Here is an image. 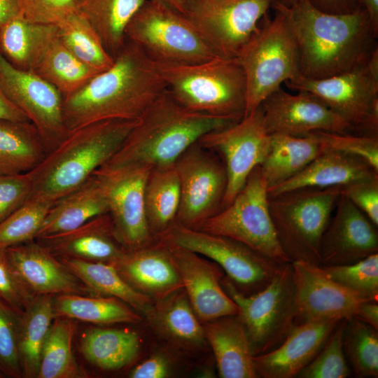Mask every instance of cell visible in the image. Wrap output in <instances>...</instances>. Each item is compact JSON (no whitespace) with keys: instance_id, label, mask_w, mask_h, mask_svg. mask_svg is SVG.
Masks as SVG:
<instances>
[{"instance_id":"cell-1","label":"cell","mask_w":378,"mask_h":378,"mask_svg":"<svg viewBox=\"0 0 378 378\" xmlns=\"http://www.w3.org/2000/svg\"><path fill=\"white\" fill-rule=\"evenodd\" d=\"M166 90L155 62L126 40L108 69L64 98V125L69 132L100 120L139 119Z\"/></svg>"},{"instance_id":"cell-2","label":"cell","mask_w":378,"mask_h":378,"mask_svg":"<svg viewBox=\"0 0 378 378\" xmlns=\"http://www.w3.org/2000/svg\"><path fill=\"white\" fill-rule=\"evenodd\" d=\"M297 40L300 76L321 79L350 71L378 50L374 30L364 8L347 14L318 10L308 0L288 7Z\"/></svg>"},{"instance_id":"cell-3","label":"cell","mask_w":378,"mask_h":378,"mask_svg":"<svg viewBox=\"0 0 378 378\" xmlns=\"http://www.w3.org/2000/svg\"><path fill=\"white\" fill-rule=\"evenodd\" d=\"M237 121L190 111L166 90L139 118L116 153L99 169L172 165L203 136Z\"/></svg>"},{"instance_id":"cell-4","label":"cell","mask_w":378,"mask_h":378,"mask_svg":"<svg viewBox=\"0 0 378 378\" xmlns=\"http://www.w3.org/2000/svg\"><path fill=\"white\" fill-rule=\"evenodd\" d=\"M138 120H100L69 132L28 172L29 200L53 204L80 186L116 153Z\"/></svg>"},{"instance_id":"cell-5","label":"cell","mask_w":378,"mask_h":378,"mask_svg":"<svg viewBox=\"0 0 378 378\" xmlns=\"http://www.w3.org/2000/svg\"><path fill=\"white\" fill-rule=\"evenodd\" d=\"M155 64L167 90L185 108L234 120L244 116L246 79L235 58L216 57L199 63Z\"/></svg>"},{"instance_id":"cell-6","label":"cell","mask_w":378,"mask_h":378,"mask_svg":"<svg viewBox=\"0 0 378 378\" xmlns=\"http://www.w3.org/2000/svg\"><path fill=\"white\" fill-rule=\"evenodd\" d=\"M275 14L244 46L234 57L244 74L246 104L244 115L255 111L286 81L300 76V54L288 7L274 0Z\"/></svg>"},{"instance_id":"cell-7","label":"cell","mask_w":378,"mask_h":378,"mask_svg":"<svg viewBox=\"0 0 378 378\" xmlns=\"http://www.w3.org/2000/svg\"><path fill=\"white\" fill-rule=\"evenodd\" d=\"M343 186L302 188L269 197L278 241L288 258L321 265L320 244Z\"/></svg>"},{"instance_id":"cell-8","label":"cell","mask_w":378,"mask_h":378,"mask_svg":"<svg viewBox=\"0 0 378 378\" xmlns=\"http://www.w3.org/2000/svg\"><path fill=\"white\" fill-rule=\"evenodd\" d=\"M125 38L159 63L192 64L218 57L184 14L160 0H146Z\"/></svg>"},{"instance_id":"cell-9","label":"cell","mask_w":378,"mask_h":378,"mask_svg":"<svg viewBox=\"0 0 378 378\" xmlns=\"http://www.w3.org/2000/svg\"><path fill=\"white\" fill-rule=\"evenodd\" d=\"M227 294L237 304L253 356L278 347L297 326L298 309L291 262L260 291L244 295L227 276L221 281Z\"/></svg>"},{"instance_id":"cell-10","label":"cell","mask_w":378,"mask_h":378,"mask_svg":"<svg viewBox=\"0 0 378 378\" xmlns=\"http://www.w3.org/2000/svg\"><path fill=\"white\" fill-rule=\"evenodd\" d=\"M197 230L237 241L279 264L291 262L276 237L260 165L252 170L233 200Z\"/></svg>"},{"instance_id":"cell-11","label":"cell","mask_w":378,"mask_h":378,"mask_svg":"<svg viewBox=\"0 0 378 378\" xmlns=\"http://www.w3.org/2000/svg\"><path fill=\"white\" fill-rule=\"evenodd\" d=\"M155 238L211 260L247 295L256 293L269 285L285 265L230 238L189 228L177 222Z\"/></svg>"},{"instance_id":"cell-12","label":"cell","mask_w":378,"mask_h":378,"mask_svg":"<svg viewBox=\"0 0 378 378\" xmlns=\"http://www.w3.org/2000/svg\"><path fill=\"white\" fill-rule=\"evenodd\" d=\"M284 84L316 96L355 134L378 136V50L368 62L344 73L321 79L299 76Z\"/></svg>"},{"instance_id":"cell-13","label":"cell","mask_w":378,"mask_h":378,"mask_svg":"<svg viewBox=\"0 0 378 378\" xmlns=\"http://www.w3.org/2000/svg\"><path fill=\"white\" fill-rule=\"evenodd\" d=\"M174 164L181 191L175 222L197 230L222 209L227 188L224 163L218 154L197 141L187 148Z\"/></svg>"},{"instance_id":"cell-14","label":"cell","mask_w":378,"mask_h":378,"mask_svg":"<svg viewBox=\"0 0 378 378\" xmlns=\"http://www.w3.org/2000/svg\"><path fill=\"white\" fill-rule=\"evenodd\" d=\"M274 0H188L185 15L214 52L234 58Z\"/></svg>"},{"instance_id":"cell-15","label":"cell","mask_w":378,"mask_h":378,"mask_svg":"<svg viewBox=\"0 0 378 378\" xmlns=\"http://www.w3.org/2000/svg\"><path fill=\"white\" fill-rule=\"evenodd\" d=\"M198 142L222 159L227 174V188L222 209L227 206L244 186L252 170L262 164L270 146L261 106L239 120L203 136Z\"/></svg>"},{"instance_id":"cell-16","label":"cell","mask_w":378,"mask_h":378,"mask_svg":"<svg viewBox=\"0 0 378 378\" xmlns=\"http://www.w3.org/2000/svg\"><path fill=\"white\" fill-rule=\"evenodd\" d=\"M0 86L36 127L48 153L66 137L62 94L35 73L13 66L1 52Z\"/></svg>"},{"instance_id":"cell-17","label":"cell","mask_w":378,"mask_h":378,"mask_svg":"<svg viewBox=\"0 0 378 378\" xmlns=\"http://www.w3.org/2000/svg\"><path fill=\"white\" fill-rule=\"evenodd\" d=\"M151 169L128 167L94 173L102 182L116 238L126 250L146 246L155 239L144 203L145 185Z\"/></svg>"},{"instance_id":"cell-18","label":"cell","mask_w":378,"mask_h":378,"mask_svg":"<svg viewBox=\"0 0 378 378\" xmlns=\"http://www.w3.org/2000/svg\"><path fill=\"white\" fill-rule=\"evenodd\" d=\"M260 106L265 127L270 134L304 136L316 131L354 133L344 119L307 91H298L294 94L280 88L269 95Z\"/></svg>"},{"instance_id":"cell-19","label":"cell","mask_w":378,"mask_h":378,"mask_svg":"<svg viewBox=\"0 0 378 378\" xmlns=\"http://www.w3.org/2000/svg\"><path fill=\"white\" fill-rule=\"evenodd\" d=\"M291 264L298 309L297 325L354 316L359 305L370 300L331 279L320 265L300 260Z\"/></svg>"},{"instance_id":"cell-20","label":"cell","mask_w":378,"mask_h":378,"mask_svg":"<svg viewBox=\"0 0 378 378\" xmlns=\"http://www.w3.org/2000/svg\"><path fill=\"white\" fill-rule=\"evenodd\" d=\"M161 242L169 253L199 319L209 321L239 314V307L222 286L223 270L218 264L185 248Z\"/></svg>"},{"instance_id":"cell-21","label":"cell","mask_w":378,"mask_h":378,"mask_svg":"<svg viewBox=\"0 0 378 378\" xmlns=\"http://www.w3.org/2000/svg\"><path fill=\"white\" fill-rule=\"evenodd\" d=\"M336 206L321 239V265L351 264L377 253V226L343 192Z\"/></svg>"},{"instance_id":"cell-22","label":"cell","mask_w":378,"mask_h":378,"mask_svg":"<svg viewBox=\"0 0 378 378\" xmlns=\"http://www.w3.org/2000/svg\"><path fill=\"white\" fill-rule=\"evenodd\" d=\"M5 253L18 276L35 295L94 294L38 241L32 240L13 246Z\"/></svg>"},{"instance_id":"cell-23","label":"cell","mask_w":378,"mask_h":378,"mask_svg":"<svg viewBox=\"0 0 378 378\" xmlns=\"http://www.w3.org/2000/svg\"><path fill=\"white\" fill-rule=\"evenodd\" d=\"M342 319L330 318L297 325L278 347L270 352L253 356L258 377H297L316 356Z\"/></svg>"},{"instance_id":"cell-24","label":"cell","mask_w":378,"mask_h":378,"mask_svg":"<svg viewBox=\"0 0 378 378\" xmlns=\"http://www.w3.org/2000/svg\"><path fill=\"white\" fill-rule=\"evenodd\" d=\"M155 244L126 250L113 264L134 289L157 300L183 289V283L166 246Z\"/></svg>"},{"instance_id":"cell-25","label":"cell","mask_w":378,"mask_h":378,"mask_svg":"<svg viewBox=\"0 0 378 378\" xmlns=\"http://www.w3.org/2000/svg\"><path fill=\"white\" fill-rule=\"evenodd\" d=\"M36 240L59 258L112 265L126 251L116 238L108 213L96 216L72 230Z\"/></svg>"},{"instance_id":"cell-26","label":"cell","mask_w":378,"mask_h":378,"mask_svg":"<svg viewBox=\"0 0 378 378\" xmlns=\"http://www.w3.org/2000/svg\"><path fill=\"white\" fill-rule=\"evenodd\" d=\"M377 176L378 172L360 158L326 150L293 177L267 188V193L274 196L302 188L344 186Z\"/></svg>"},{"instance_id":"cell-27","label":"cell","mask_w":378,"mask_h":378,"mask_svg":"<svg viewBox=\"0 0 378 378\" xmlns=\"http://www.w3.org/2000/svg\"><path fill=\"white\" fill-rule=\"evenodd\" d=\"M203 327L220 377H258L248 333L238 315L206 321Z\"/></svg>"},{"instance_id":"cell-28","label":"cell","mask_w":378,"mask_h":378,"mask_svg":"<svg viewBox=\"0 0 378 378\" xmlns=\"http://www.w3.org/2000/svg\"><path fill=\"white\" fill-rule=\"evenodd\" d=\"M108 212V202L102 182L94 174L80 186L52 204L36 239L72 230Z\"/></svg>"},{"instance_id":"cell-29","label":"cell","mask_w":378,"mask_h":378,"mask_svg":"<svg viewBox=\"0 0 378 378\" xmlns=\"http://www.w3.org/2000/svg\"><path fill=\"white\" fill-rule=\"evenodd\" d=\"M57 35L56 24L31 22L19 14L0 27V52L13 66L32 71Z\"/></svg>"},{"instance_id":"cell-30","label":"cell","mask_w":378,"mask_h":378,"mask_svg":"<svg viewBox=\"0 0 378 378\" xmlns=\"http://www.w3.org/2000/svg\"><path fill=\"white\" fill-rule=\"evenodd\" d=\"M323 151L312 132L304 136L270 134L269 150L260 165L267 188L293 177Z\"/></svg>"},{"instance_id":"cell-31","label":"cell","mask_w":378,"mask_h":378,"mask_svg":"<svg viewBox=\"0 0 378 378\" xmlns=\"http://www.w3.org/2000/svg\"><path fill=\"white\" fill-rule=\"evenodd\" d=\"M48 153L31 122L0 120V176L29 172Z\"/></svg>"},{"instance_id":"cell-32","label":"cell","mask_w":378,"mask_h":378,"mask_svg":"<svg viewBox=\"0 0 378 378\" xmlns=\"http://www.w3.org/2000/svg\"><path fill=\"white\" fill-rule=\"evenodd\" d=\"M55 318L50 295H35L18 316V345L24 377H37L42 349Z\"/></svg>"},{"instance_id":"cell-33","label":"cell","mask_w":378,"mask_h":378,"mask_svg":"<svg viewBox=\"0 0 378 378\" xmlns=\"http://www.w3.org/2000/svg\"><path fill=\"white\" fill-rule=\"evenodd\" d=\"M140 347L138 335L129 330L91 327L80 337L85 359L104 370L124 368L136 357Z\"/></svg>"},{"instance_id":"cell-34","label":"cell","mask_w":378,"mask_h":378,"mask_svg":"<svg viewBox=\"0 0 378 378\" xmlns=\"http://www.w3.org/2000/svg\"><path fill=\"white\" fill-rule=\"evenodd\" d=\"M145 1L77 0V6L113 57L126 42V28Z\"/></svg>"},{"instance_id":"cell-35","label":"cell","mask_w":378,"mask_h":378,"mask_svg":"<svg viewBox=\"0 0 378 378\" xmlns=\"http://www.w3.org/2000/svg\"><path fill=\"white\" fill-rule=\"evenodd\" d=\"M60 260L94 295L118 298L145 314L151 309V298L132 287L113 265L69 258Z\"/></svg>"},{"instance_id":"cell-36","label":"cell","mask_w":378,"mask_h":378,"mask_svg":"<svg viewBox=\"0 0 378 378\" xmlns=\"http://www.w3.org/2000/svg\"><path fill=\"white\" fill-rule=\"evenodd\" d=\"M181 199L179 179L174 164L152 168L144 190L146 215L155 237L175 222Z\"/></svg>"},{"instance_id":"cell-37","label":"cell","mask_w":378,"mask_h":378,"mask_svg":"<svg viewBox=\"0 0 378 378\" xmlns=\"http://www.w3.org/2000/svg\"><path fill=\"white\" fill-rule=\"evenodd\" d=\"M55 317H64L99 325L138 323L141 318L124 302L113 297L78 294L53 296Z\"/></svg>"},{"instance_id":"cell-38","label":"cell","mask_w":378,"mask_h":378,"mask_svg":"<svg viewBox=\"0 0 378 378\" xmlns=\"http://www.w3.org/2000/svg\"><path fill=\"white\" fill-rule=\"evenodd\" d=\"M146 315L163 333L177 342L198 345L205 338L204 327L183 289L157 300Z\"/></svg>"},{"instance_id":"cell-39","label":"cell","mask_w":378,"mask_h":378,"mask_svg":"<svg viewBox=\"0 0 378 378\" xmlns=\"http://www.w3.org/2000/svg\"><path fill=\"white\" fill-rule=\"evenodd\" d=\"M32 72L56 88L63 99L97 74L70 52L59 35L47 47Z\"/></svg>"},{"instance_id":"cell-40","label":"cell","mask_w":378,"mask_h":378,"mask_svg":"<svg viewBox=\"0 0 378 378\" xmlns=\"http://www.w3.org/2000/svg\"><path fill=\"white\" fill-rule=\"evenodd\" d=\"M74 330L72 319L55 318L42 349L37 378L85 377L72 352Z\"/></svg>"},{"instance_id":"cell-41","label":"cell","mask_w":378,"mask_h":378,"mask_svg":"<svg viewBox=\"0 0 378 378\" xmlns=\"http://www.w3.org/2000/svg\"><path fill=\"white\" fill-rule=\"evenodd\" d=\"M62 43L78 59L97 74L108 69L113 57L79 11L57 25Z\"/></svg>"},{"instance_id":"cell-42","label":"cell","mask_w":378,"mask_h":378,"mask_svg":"<svg viewBox=\"0 0 378 378\" xmlns=\"http://www.w3.org/2000/svg\"><path fill=\"white\" fill-rule=\"evenodd\" d=\"M343 349L357 377H378V330L356 316L346 319Z\"/></svg>"},{"instance_id":"cell-43","label":"cell","mask_w":378,"mask_h":378,"mask_svg":"<svg viewBox=\"0 0 378 378\" xmlns=\"http://www.w3.org/2000/svg\"><path fill=\"white\" fill-rule=\"evenodd\" d=\"M52 204L28 200L0 222V251L36 239Z\"/></svg>"},{"instance_id":"cell-44","label":"cell","mask_w":378,"mask_h":378,"mask_svg":"<svg viewBox=\"0 0 378 378\" xmlns=\"http://www.w3.org/2000/svg\"><path fill=\"white\" fill-rule=\"evenodd\" d=\"M331 279L363 298L377 300L378 253L346 265H320Z\"/></svg>"},{"instance_id":"cell-45","label":"cell","mask_w":378,"mask_h":378,"mask_svg":"<svg viewBox=\"0 0 378 378\" xmlns=\"http://www.w3.org/2000/svg\"><path fill=\"white\" fill-rule=\"evenodd\" d=\"M346 319L336 326L314 359L298 374L299 378H345L351 374L343 349Z\"/></svg>"},{"instance_id":"cell-46","label":"cell","mask_w":378,"mask_h":378,"mask_svg":"<svg viewBox=\"0 0 378 378\" xmlns=\"http://www.w3.org/2000/svg\"><path fill=\"white\" fill-rule=\"evenodd\" d=\"M312 133L324 150H336L360 158L378 172V136L324 131Z\"/></svg>"},{"instance_id":"cell-47","label":"cell","mask_w":378,"mask_h":378,"mask_svg":"<svg viewBox=\"0 0 378 378\" xmlns=\"http://www.w3.org/2000/svg\"><path fill=\"white\" fill-rule=\"evenodd\" d=\"M18 316L0 299V371L11 377L23 376L18 345Z\"/></svg>"},{"instance_id":"cell-48","label":"cell","mask_w":378,"mask_h":378,"mask_svg":"<svg viewBox=\"0 0 378 378\" xmlns=\"http://www.w3.org/2000/svg\"><path fill=\"white\" fill-rule=\"evenodd\" d=\"M34 296L8 261L5 251H0V299L20 315Z\"/></svg>"},{"instance_id":"cell-49","label":"cell","mask_w":378,"mask_h":378,"mask_svg":"<svg viewBox=\"0 0 378 378\" xmlns=\"http://www.w3.org/2000/svg\"><path fill=\"white\" fill-rule=\"evenodd\" d=\"M78 12L77 0H20V14L31 22L57 25Z\"/></svg>"},{"instance_id":"cell-50","label":"cell","mask_w":378,"mask_h":378,"mask_svg":"<svg viewBox=\"0 0 378 378\" xmlns=\"http://www.w3.org/2000/svg\"><path fill=\"white\" fill-rule=\"evenodd\" d=\"M31 182L27 173L0 176V222L29 198Z\"/></svg>"},{"instance_id":"cell-51","label":"cell","mask_w":378,"mask_h":378,"mask_svg":"<svg viewBox=\"0 0 378 378\" xmlns=\"http://www.w3.org/2000/svg\"><path fill=\"white\" fill-rule=\"evenodd\" d=\"M343 193L378 225V176L344 186Z\"/></svg>"},{"instance_id":"cell-52","label":"cell","mask_w":378,"mask_h":378,"mask_svg":"<svg viewBox=\"0 0 378 378\" xmlns=\"http://www.w3.org/2000/svg\"><path fill=\"white\" fill-rule=\"evenodd\" d=\"M169 366L161 356H153L144 360L130 373L132 378H164L168 376Z\"/></svg>"},{"instance_id":"cell-53","label":"cell","mask_w":378,"mask_h":378,"mask_svg":"<svg viewBox=\"0 0 378 378\" xmlns=\"http://www.w3.org/2000/svg\"><path fill=\"white\" fill-rule=\"evenodd\" d=\"M320 11L330 14H347L362 8L360 0H308Z\"/></svg>"},{"instance_id":"cell-54","label":"cell","mask_w":378,"mask_h":378,"mask_svg":"<svg viewBox=\"0 0 378 378\" xmlns=\"http://www.w3.org/2000/svg\"><path fill=\"white\" fill-rule=\"evenodd\" d=\"M0 120L30 122L27 116L9 99L1 86Z\"/></svg>"},{"instance_id":"cell-55","label":"cell","mask_w":378,"mask_h":378,"mask_svg":"<svg viewBox=\"0 0 378 378\" xmlns=\"http://www.w3.org/2000/svg\"><path fill=\"white\" fill-rule=\"evenodd\" d=\"M354 316L378 330L377 300H370L362 302Z\"/></svg>"},{"instance_id":"cell-56","label":"cell","mask_w":378,"mask_h":378,"mask_svg":"<svg viewBox=\"0 0 378 378\" xmlns=\"http://www.w3.org/2000/svg\"><path fill=\"white\" fill-rule=\"evenodd\" d=\"M20 14V0H0V27Z\"/></svg>"},{"instance_id":"cell-57","label":"cell","mask_w":378,"mask_h":378,"mask_svg":"<svg viewBox=\"0 0 378 378\" xmlns=\"http://www.w3.org/2000/svg\"><path fill=\"white\" fill-rule=\"evenodd\" d=\"M368 12L374 30L378 33V0H360Z\"/></svg>"},{"instance_id":"cell-58","label":"cell","mask_w":378,"mask_h":378,"mask_svg":"<svg viewBox=\"0 0 378 378\" xmlns=\"http://www.w3.org/2000/svg\"><path fill=\"white\" fill-rule=\"evenodd\" d=\"M172 8L185 15L188 0H160Z\"/></svg>"},{"instance_id":"cell-59","label":"cell","mask_w":378,"mask_h":378,"mask_svg":"<svg viewBox=\"0 0 378 378\" xmlns=\"http://www.w3.org/2000/svg\"><path fill=\"white\" fill-rule=\"evenodd\" d=\"M278 1L287 7H292L297 3L298 0H278Z\"/></svg>"}]
</instances>
